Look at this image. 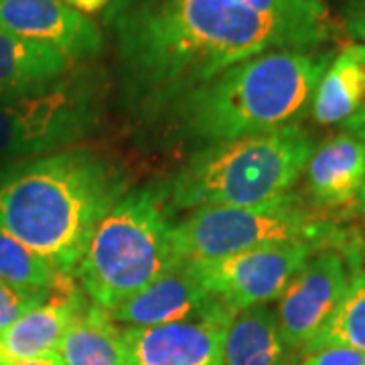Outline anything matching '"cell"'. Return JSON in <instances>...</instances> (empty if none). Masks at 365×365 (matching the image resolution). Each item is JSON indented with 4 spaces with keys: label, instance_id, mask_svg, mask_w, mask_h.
<instances>
[{
    "label": "cell",
    "instance_id": "obj_17",
    "mask_svg": "<svg viewBox=\"0 0 365 365\" xmlns=\"http://www.w3.org/2000/svg\"><path fill=\"white\" fill-rule=\"evenodd\" d=\"M223 365H292L278 317L266 304L235 314L225 335Z\"/></svg>",
    "mask_w": 365,
    "mask_h": 365
},
{
    "label": "cell",
    "instance_id": "obj_6",
    "mask_svg": "<svg viewBox=\"0 0 365 365\" xmlns=\"http://www.w3.org/2000/svg\"><path fill=\"white\" fill-rule=\"evenodd\" d=\"M290 242H311L345 254L359 248L294 191L254 207L195 209L173 227V252L182 264L220 260Z\"/></svg>",
    "mask_w": 365,
    "mask_h": 365
},
{
    "label": "cell",
    "instance_id": "obj_16",
    "mask_svg": "<svg viewBox=\"0 0 365 365\" xmlns=\"http://www.w3.org/2000/svg\"><path fill=\"white\" fill-rule=\"evenodd\" d=\"M365 104V43H347L333 55L314 90L311 116L321 126H341Z\"/></svg>",
    "mask_w": 365,
    "mask_h": 365
},
{
    "label": "cell",
    "instance_id": "obj_3",
    "mask_svg": "<svg viewBox=\"0 0 365 365\" xmlns=\"http://www.w3.org/2000/svg\"><path fill=\"white\" fill-rule=\"evenodd\" d=\"M331 51H266L222 71L170 110L177 128L207 144L297 124L313 104Z\"/></svg>",
    "mask_w": 365,
    "mask_h": 365
},
{
    "label": "cell",
    "instance_id": "obj_10",
    "mask_svg": "<svg viewBox=\"0 0 365 365\" xmlns=\"http://www.w3.org/2000/svg\"><path fill=\"white\" fill-rule=\"evenodd\" d=\"M235 314L237 313L230 311L222 300L209 294L182 262L170 266L148 287L110 311V317L118 325L122 323L138 329Z\"/></svg>",
    "mask_w": 365,
    "mask_h": 365
},
{
    "label": "cell",
    "instance_id": "obj_26",
    "mask_svg": "<svg viewBox=\"0 0 365 365\" xmlns=\"http://www.w3.org/2000/svg\"><path fill=\"white\" fill-rule=\"evenodd\" d=\"M0 365H66L59 353H49L41 357H31V359H6L0 357Z\"/></svg>",
    "mask_w": 365,
    "mask_h": 365
},
{
    "label": "cell",
    "instance_id": "obj_8",
    "mask_svg": "<svg viewBox=\"0 0 365 365\" xmlns=\"http://www.w3.org/2000/svg\"><path fill=\"white\" fill-rule=\"evenodd\" d=\"M323 250L311 242H290L240 252L227 258L187 264L199 284L234 313L282 297L294 274Z\"/></svg>",
    "mask_w": 365,
    "mask_h": 365
},
{
    "label": "cell",
    "instance_id": "obj_21",
    "mask_svg": "<svg viewBox=\"0 0 365 365\" xmlns=\"http://www.w3.org/2000/svg\"><path fill=\"white\" fill-rule=\"evenodd\" d=\"M252 13L288 23L337 29L327 0H232Z\"/></svg>",
    "mask_w": 365,
    "mask_h": 365
},
{
    "label": "cell",
    "instance_id": "obj_23",
    "mask_svg": "<svg viewBox=\"0 0 365 365\" xmlns=\"http://www.w3.org/2000/svg\"><path fill=\"white\" fill-rule=\"evenodd\" d=\"M337 29L351 43H365V0H341Z\"/></svg>",
    "mask_w": 365,
    "mask_h": 365
},
{
    "label": "cell",
    "instance_id": "obj_24",
    "mask_svg": "<svg viewBox=\"0 0 365 365\" xmlns=\"http://www.w3.org/2000/svg\"><path fill=\"white\" fill-rule=\"evenodd\" d=\"M300 365H365V353L347 347H325L307 353Z\"/></svg>",
    "mask_w": 365,
    "mask_h": 365
},
{
    "label": "cell",
    "instance_id": "obj_20",
    "mask_svg": "<svg viewBox=\"0 0 365 365\" xmlns=\"http://www.w3.org/2000/svg\"><path fill=\"white\" fill-rule=\"evenodd\" d=\"M0 280L26 290H66L73 288L71 276L57 272L39 254L26 248L14 235L0 227Z\"/></svg>",
    "mask_w": 365,
    "mask_h": 365
},
{
    "label": "cell",
    "instance_id": "obj_2",
    "mask_svg": "<svg viewBox=\"0 0 365 365\" xmlns=\"http://www.w3.org/2000/svg\"><path fill=\"white\" fill-rule=\"evenodd\" d=\"M126 193L124 170L90 150L29 158L0 175V227L73 278L98 223Z\"/></svg>",
    "mask_w": 365,
    "mask_h": 365
},
{
    "label": "cell",
    "instance_id": "obj_5",
    "mask_svg": "<svg viewBox=\"0 0 365 365\" xmlns=\"http://www.w3.org/2000/svg\"><path fill=\"white\" fill-rule=\"evenodd\" d=\"M167 187L134 189L98 223L73 278L104 311H114L177 264Z\"/></svg>",
    "mask_w": 365,
    "mask_h": 365
},
{
    "label": "cell",
    "instance_id": "obj_7",
    "mask_svg": "<svg viewBox=\"0 0 365 365\" xmlns=\"http://www.w3.org/2000/svg\"><path fill=\"white\" fill-rule=\"evenodd\" d=\"M100 120V96L88 78L66 76L49 90L0 102V160L73 148L98 130Z\"/></svg>",
    "mask_w": 365,
    "mask_h": 365
},
{
    "label": "cell",
    "instance_id": "obj_14",
    "mask_svg": "<svg viewBox=\"0 0 365 365\" xmlns=\"http://www.w3.org/2000/svg\"><path fill=\"white\" fill-rule=\"evenodd\" d=\"M90 299L78 287L55 290L0 333V357L31 359L59 351L71 321Z\"/></svg>",
    "mask_w": 365,
    "mask_h": 365
},
{
    "label": "cell",
    "instance_id": "obj_11",
    "mask_svg": "<svg viewBox=\"0 0 365 365\" xmlns=\"http://www.w3.org/2000/svg\"><path fill=\"white\" fill-rule=\"evenodd\" d=\"M0 29L57 49L71 63L93 59L104 47L100 26L59 0H0Z\"/></svg>",
    "mask_w": 365,
    "mask_h": 365
},
{
    "label": "cell",
    "instance_id": "obj_12",
    "mask_svg": "<svg viewBox=\"0 0 365 365\" xmlns=\"http://www.w3.org/2000/svg\"><path fill=\"white\" fill-rule=\"evenodd\" d=\"M234 317L182 321L158 327H126L130 365H223V345Z\"/></svg>",
    "mask_w": 365,
    "mask_h": 365
},
{
    "label": "cell",
    "instance_id": "obj_18",
    "mask_svg": "<svg viewBox=\"0 0 365 365\" xmlns=\"http://www.w3.org/2000/svg\"><path fill=\"white\" fill-rule=\"evenodd\" d=\"M57 353L66 365H130L124 329L93 302L71 321Z\"/></svg>",
    "mask_w": 365,
    "mask_h": 365
},
{
    "label": "cell",
    "instance_id": "obj_9",
    "mask_svg": "<svg viewBox=\"0 0 365 365\" xmlns=\"http://www.w3.org/2000/svg\"><path fill=\"white\" fill-rule=\"evenodd\" d=\"M353 264L337 248H323L294 274L278 299V325L292 351H302L337 309L351 280Z\"/></svg>",
    "mask_w": 365,
    "mask_h": 365
},
{
    "label": "cell",
    "instance_id": "obj_22",
    "mask_svg": "<svg viewBox=\"0 0 365 365\" xmlns=\"http://www.w3.org/2000/svg\"><path fill=\"white\" fill-rule=\"evenodd\" d=\"M49 294L51 292L26 290V288L13 287V284L0 280V333L13 325L16 319H21L23 314L29 313L33 307L43 302Z\"/></svg>",
    "mask_w": 365,
    "mask_h": 365
},
{
    "label": "cell",
    "instance_id": "obj_1",
    "mask_svg": "<svg viewBox=\"0 0 365 365\" xmlns=\"http://www.w3.org/2000/svg\"><path fill=\"white\" fill-rule=\"evenodd\" d=\"M120 90L138 116L170 112L191 91L266 51H321L337 29L266 19L232 0H114Z\"/></svg>",
    "mask_w": 365,
    "mask_h": 365
},
{
    "label": "cell",
    "instance_id": "obj_25",
    "mask_svg": "<svg viewBox=\"0 0 365 365\" xmlns=\"http://www.w3.org/2000/svg\"><path fill=\"white\" fill-rule=\"evenodd\" d=\"M59 2H63V4H67V6H71V9H73V11H78V13L90 16V14L100 13V11L108 9V6H112V2H114V0H59Z\"/></svg>",
    "mask_w": 365,
    "mask_h": 365
},
{
    "label": "cell",
    "instance_id": "obj_4",
    "mask_svg": "<svg viewBox=\"0 0 365 365\" xmlns=\"http://www.w3.org/2000/svg\"><path fill=\"white\" fill-rule=\"evenodd\" d=\"M314 148L300 122L207 144L169 182L170 207H254L280 199L294 189Z\"/></svg>",
    "mask_w": 365,
    "mask_h": 365
},
{
    "label": "cell",
    "instance_id": "obj_13",
    "mask_svg": "<svg viewBox=\"0 0 365 365\" xmlns=\"http://www.w3.org/2000/svg\"><path fill=\"white\" fill-rule=\"evenodd\" d=\"M304 173L307 193L317 207L355 205L365 182V143L339 132L314 148Z\"/></svg>",
    "mask_w": 365,
    "mask_h": 365
},
{
    "label": "cell",
    "instance_id": "obj_15",
    "mask_svg": "<svg viewBox=\"0 0 365 365\" xmlns=\"http://www.w3.org/2000/svg\"><path fill=\"white\" fill-rule=\"evenodd\" d=\"M63 53L0 29V102L49 90L71 69Z\"/></svg>",
    "mask_w": 365,
    "mask_h": 365
},
{
    "label": "cell",
    "instance_id": "obj_27",
    "mask_svg": "<svg viewBox=\"0 0 365 365\" xmlns=\"http://www.w3.org/2000/svg\"><path fill=\"white\" fill-rule=\"evenodd\" d=\"M355 209H357V213H359V217H361V222H364V227H365V182H364V187H361V191H359V195H357Z\"/></svg>",
    "mask_w": 365,
    "mask_h": 365
},
{
    "label": "cell",
    "instance_id": "obj_19",
    "mask_svg": "<svg viewBox=\"0 0 365 365\" xmlns=\"http://www.w3.org/2000/svg\"><path fill=\"white\" fill-rule=\"evenodd\" d=\"M325 347H347L365 353V266H355L349 287L337 309L314 335L302 353Z\"/></svg>",
    "mask_w": 365,
    "mask_h": 365
}]
</instances>
